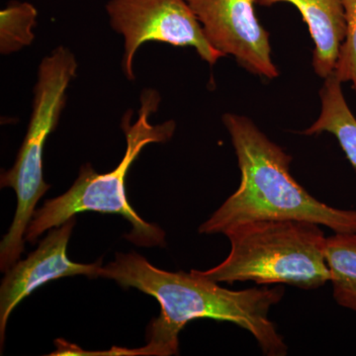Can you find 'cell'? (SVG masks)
<instances>
[{"label": "cell", "mask_w": 356, "mask_h": 356, "mask_svg": "<svg viewBox=\"0 0 356 356\" xmlns=\"http://www.w3.org/2000/svg\"><path fill=\"white\" fill-rule=\"evenodd\" d=\"M99 277L114 280L124 289L136 288L154 297L161 314L147 332V346L130 355H177L180 332L191 321L212 318L245 330L254 337L262 355L285 356L288 346L269 318V311L284 296V289L248 288L229 290L191 273L159 269L136 252H117L115 261L102 266Z\"/></svg>", "instance_id": "obj_1"}, {"label": "cell", "mask_w": 356, "mask_h": 356, "mask_svg": "<svg viewBox=\"0 0 356 356\" xmlns=\"http://www.w3.org/2000/svg\"><path fill=\"white\" fill-rule=\"evenodd\" d=\"M241 172L238 189L199 227L203 235H225L257 221L297 220L356 234V209L332 207L311 195L292 177V156L243 115H222Z\"/></svg>", "instance_id": "obj_2"}, {"label": "cell", "mask_w": 356, "mask_h": 356, "mask_svg": "<svg viewBox=\"0 0 356 356\" xmlns=\"http://www.w3.org/2000/svg\"><path fill=\"white\" fill-rule=\"evenodd\" d=\"M161 97L156 89L146 88L140 95L139 116L132 123L133 111L126 112L121 128L125 134L127 147L120 163L112 172H96L90 163L81 166L79 177L69 191L58 197L47 200L34 215L25 233V241L34 243L46 231L60 226L83 212L118 214L132 225L125 236L129 242L140 247L165 245V233L158 225L143 220L129 203L126 195V177L129 168L140 152L153 143L168 142L175 135L177 123L173 120L154 125L149 117L158 111Z\"/></svg>", "instance_id": "obj_3"}, {"label": "cell", "mask_w": 356, "mask_h": 356, "mask_svg": "<svg viewBox=\"0 0 356 356\" xmlns=\"http://www.w3.org/2000/svg\"><path fill=\"white\" fill-rule=\"evenodd\" d=\"M231 250L224 261L200 275L217 283L287 284L315 290L331 280L325 259L327 236L320 225L268 220L241 225L225 234Z\"/></svg>", "instance_id": "obj_4"}, {"label": "cell", "mask_w": 356, "mask_h": 356, "mask_svg": "<svg viewBox=\"0 0 356 356\" xmlns=\"http://www.w3.org/2000/svg\"><path fill=\"white\" fill-rule=\"evenodd\" d=\"M76 56L65 47H58L39 65L34 88L33 108L27 133L15 163L1 173L0 185L10 187L17 195V209L8 233L0 243V268L6 273L24 250L25 233L36 204L51 188L43 173L44 144L57 128L67 103V91L76 76Z\"/></svg>", "instance_id": "obj_5"}, {"label": "cell", "mask_w": 356, "mask_h": 356, "mask_svg": "<svg viewBox=\"0 0 356 356\" xmlns=\"http://www.w3.org/2000/svg\"><path fill=\"white\" fill-rule=\"evenodd\" d=\"M106 11L110 25L124 38L121 65L128 81H135L136 53L149 42L192 47L210 65L225 58L206 39L202 26L186 0H110Z\"/></svg>", "instance_id": "obj_6"}, {"label": "cell", "mask_w": 356, "mask_h": 356, "mask_svg": "<svg viewBox=\"0 0 356 356\" xmlns=\"http://www.w3.org/2000/svg\"><path fill=\"white\" fill-rule=\"evenodd\" d=\"M211 46L232 56L250 74L280 76L271 57L269 33L255 14L257 0H186Z\"/></svg>", "instance_id": "obj_7"}, {"label": "cell", "mask_w": 356, "mask_h": 356, "mask_svg": "<svg viewBox=\"0 0 356 356\" xmlns=\"http://www.w3.org/2000/svg\"><path fill=\"white\" fill-rule=\"evenodd\" d=\"M76 217L51 229L38 248L24 261L16 262L0 286V343L3 346L7 322L14 309L42 285L67 276L99 277L102 259L91 264L72 262L67 254V245Z\"/></svg>", "instance_id": "obj_8"}, {"label": "cell", "mask_w": 356, "mask_h": 356, "mask_svg": "<svg viewBox=\"0 0 356 356\" xmlns=\"http://www.w3.org/2000/svg\"><path fill=\"white\" fill-rule=\"evenodd\" d=\"M290 3L298 9L315 44L314 72L327 79L334 74L339 51L346 34V22L341 0H257L261 6Z\"/></svg>", "instance_id": "obj_9"}, {"label": "cell", "mask_w": 356, "mask_h": 356, "mask_svg": "<svg viewBox=\"0 0 356 356\" xmlns=\"http://www.w3.org/2000/svg\"><path fill=\"white\" fill-rule=\"evenodd\" d=\"M341 84L334 74L325 79L320 90V115L302 134L306 136L324 132L332 134L356 170V117L344 97Z\"/></svg>", "instance_id": "obj_10"}, {"label": "cell", "mask_w": 356, "mask_h": 356, "mask_svg": "<svg viewBox=\"0 0 356 356\" xmlns=\"http://www.w3.org/2000/svg\"><path fill=\"white\" fill-rule=\"evenodd\" d=\"M325 259L337 305L356 312V234H334L325 238Z\"/></svg>", "instance_id": "obj_11"}, {"label": "cell", "mask_w": 356, "mask_h": 356, "mask_svg": "<svg viewBox=\"0 0 356 356\" xmlns=\"http://www.w3.org/2000/svg\"><path fill=\"white\" fill-rule=\"evenodd\" d=\"M38 11L29 2L13 1L0 13V51L3 55L22 50L34 40Z\"/></svg>", "instance_id": "obj_12"}, {"label": "cell", "mask_w": 356, "mask_h": 356, "mask_svg": "<svg viewBox=\"0 0 356 356\" xmlns=\"http://www.w3.org/2000/svg\"><path fill=\"white\" fill-rule=\"evenodd\" d=\"M346 16V34L334 74L343 83H350L356 93V0H341Z\"/></svg>", "instance_id": "obj_13"}]
</instances>
